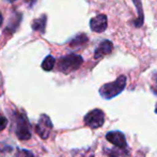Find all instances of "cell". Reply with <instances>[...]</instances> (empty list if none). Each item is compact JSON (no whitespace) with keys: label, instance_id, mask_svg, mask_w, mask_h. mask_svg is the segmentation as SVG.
<instances>
[{"label":"cell","instance_id":"6da1fadb","mask_svg":"<svg viewBox=\"0 0 157 157\" xmlns=\"http://www.w3.org/2000/svg\"><path fill=\"white\" fill-rule=\"evenodd\" d=\"M126 87V77L124 75H121L117 78V80L112 82L105 83L99 89V94L103 98L111 99L116 97L117 95L122 93V91Z\"/></svg>","mask_w":157,"mask_h":157},{"label":"cell","instance_id":"7a4b0ae2","mask_svg":"<svg viewBox=\"0 0 157 157\" xmlns=\"http://www.w3.org/2000/svg\"><path fill=\"white\" fill-rule=\"evenodd\" d=\"M82 62H83V59L81 56L71 54L65 57H62V58L59 60L58 68H59V71H61L64 74H68V73L78 70L81 64H82Z\"/></svg>","mask_w":157,"mask_h":157},{"label":"cell","instance_id":"3957f363","mask_svg":"<svg viewBox=\"0 0 157 157\" xmlns=\"http://www.w3.org/2000/svg\"><path fill=\"white\" fill-rule=\"evenodd\" d=\"M13 122L15 125V134L19 140H28L31 138L29 123L25 116L17 113L13 117Z\"/></svg>","mask_w":157,"mask_h":157},{"label":"cell","instance_id":"277c9868","mask_svg":"<svg viewBox=\"0 0 157 157\" xmlns=\"http://www.w3.org/2000/svg\"><path fill=\"white\" fill-rule=\"evenodd\" d=\"M105 123V113L101 109H93L85 117V124L91 128H99Z\"/></svg>","mask_w":157,"mask_h":157},{"label":"cell","instance_id":"5b68a950","mask_svg":"<svg viewBox=\"0 0 157 157\" xmlns=\"http://www.w3.org/2000/svg\"><path fill=\"white\" fill-rule=\"evenodd\" d=\"M52 129V123L49 117L46 114H42L39 122L35 126V132L41 137L42 139H47Z\"/></svg>","mask_w":157,"mask_h":157},{"label":"cell","instance_id":"8992f818","mask_svg":"<svg viewBox=\"0 0 157 157\" xmlns=\"http://www.w3.org/2000/svg\"><path fill=\"white\" fill-rule=\"evenodd\" d=\"M106 139L109 142H111L113 145L120 149H126L127 147V143H126V139L123 132L116 130V132H109L106 135Z\"/></svg>","mask_w":157,"mask_h":157},{"label":"cell","instance_id":"52a82bcc","mask_svg":"<svg viewBox=\"0 0 157 157\" xmlns=\"http://www.w3.org/2000/svg\"><path fill=\"white\" fill-rule=\"evenodd\" d=\"M107 25H108L107 16L104 14L97 15V16L93 17L90 21V28H91V30L97 33L105 31L106 28H107Z\"/></svg>","mask_w":157,"mask_h":157},{"label":"cell","instance_id":"ba28073f","mask_svg":"<svg viewBox=\"0 0 157 157\" xmlns=\"http://www.w3.org/2000/svg\"><path fill=\"white\" fill-rule=\"evenodd\" d=\"M113 49V44L111 43V41L109 40H105V41H101L99 43V45L97 46V48L94 52V58L95 59H101V57L106 56V55H109L110 52Z\"/></svg>","mask_w":157,"mask_h":157},{"label":"cell","instance_id":"9c48e42d","mask_svg":"<svg viewBox=\"0 0 157 157\" xmlns=\"http://www.w3.org/2000/svg\"><path fill=\"white\" fill-rule=\"evenodd\" d=\"M135 6H136L137 10V19L134 21V25L136 27H141L143 25V21H144V13H143V8H142V3H141V0H132Z\"/></svg>","mask_w":157,"mask_h":157},{"label":"cell","instance_id":"30bf717a","mask_svg":"<svg viewBox=\"0 0 157 157\" xmlns=\"http://www.w3.org/2000/svg\"><path fill=\"white\" fill-rule=\"evenodd\" d=\"M88 42V37L86 34L81 33V34H78L72 42H71L70 45L72 47H78V46H81V45H85L86 43Z\"/></svg>","mask_w":157,"mask_h":157},{"label":"cell","instance_id":"8fae6325","mask_svg":"<svg viewBox=\"0 0 157 157\" xmlns=\"http://www.w3.org/2000/svg\"><path fill=\"white\" fill-rule=\"evenodd\" d=\"M55 63H56V60L52 56H47L45 59H44L43 63H42V68L46 72H49L54 68Z\"/></svg>","mask_w":157,"mask_h":157},{"label":"cell","instance_id":"7c38bea8","mask_svg":"<svg viewBox=\"0 0 157 157\" xmlns=\"http://www.w3.org/2000/svg\"><path fill=\"white\" fill-rule=\"evenodd\" d=\"M106 154L109 157H126L127 153L124 151V149H106Z\"/></svg>","mask_w":157,"mask_h":157},{"label":"cell","instance_id":"4fadbf2b","mask_svg":"<svg viewBox=\"0 0 157 157\" xmlns=\"http://www.w3.org/2000/svg\"><path fill=\"white\" fill-rule=\"evenodd\" d=\"M14 157H34L32 154V152L28 151V150H23V149H19L18 151L15 153Z\"/></svg>","mask_w":157,"mask_h":157},{"label":"cell","instance_id":"5bb4252c","mask_svg":"<svg viewBox=\"0 0 157 157\" xmlns=\"http://www.w3.org/2000/svg\"><path fill=\"white\" fill-rule=\"evenodd\" d=\"M45 21L46 19L44 18L43 19V21L41 23V19H37V21H35L34 23H33V29L34 30H41V28L42 29H44V26H45Z\"/></svg>","mask_w":157,"mask_h":157},{"label":"cell","instance_id":"9a60e30c","mask_svg":"<svg viewBox=\"0 0 157 157\" xmlns=\"http://www.w3.org/2000/svg\"><path fill=\"white\" fill-rule=\"evenodd\" d=\"M6 123H8V121H6V117L0 114V132H2L6 127Z\"/></svg>","mask_w":157,"mask_h":157},{"label":"cell","instance_id":"2e32d148","mask_svg":"<svg viewBox=\"0 0 157 157\" xmlns=\"http://www.w3.org/2000/svg\"><path fill=\"white\" fill-rule=\"evenodd\" d=\"M1 24H2V15H1V13H0V26H1Z\"/></svg>","mask_w":157,"mask_h":157},{"label":"cell","instance_id":"e0dca14e","mask_svg":"<svg viewBox=\"0 0 157 157\" xmlns=\"http://www.w3.org/2000/svg\"><path fill=\"white\" fill-rule=\"evenodd\" d=\"M6 1H9V2H14V1H16V0H6Z\"/></svg>","mask_w":157,"mask_h":157},{"label":"cell","instance_id":"ac0fdd59","mask_svg":"<svg viewBox=\"0 0 157 157\" xmlns=\"http://www.w3.org/2000/svg\"><path fill=\"white\" fill-rule=\"evenodd\" d=\"M155 112L157 113V104H156V106H155Z\"/></svg>","mask_w":157,"mask_h":157}]
</instances>
